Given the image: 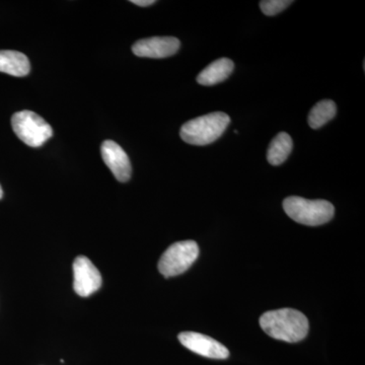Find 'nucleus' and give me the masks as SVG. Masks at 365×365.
I'll return each instance as SVG.
<instances>
[{"label": "nucleus", "instance_id": "1", "mask_svg": "<svg viewBox=\"0 0 365 365\" xmlns=\"http://www.w3.org/2000/svg\"><path fill=\"white\" fill-rule=\"evenodd\" d=\"M260 326L274 339L289 343L304 340L309 332L307 317L294 309H276L262 314Z\"/></svg>", "mask_w": 365, "mask_h": 365}, {"label": "nucleus", "instance_id": "2", "mask_svg": "<svg viewBox=\"0 0 365 365\" xmlns=\"http://www.w3.org/2000/svg\"><path fill=\"white\" fill-rule=\"evenodd\" d=\"M230 123V118L225 113H211L182 125L180 135L185 143L192 145H207L217 140Z\"/></svg>", "mask_w": 365, "mask_h": 365}, {"label": "nucleus", "instance_id": "3", "mask_svg": "<svg viewBox=\"0 0 365 365\" xmlns=\"http://www.w3.org/2000/svg\"><path fill=\"white\" fill-rule=\"evenodd\" d=\"M285 213L294 222L309 227L325 225L332 220L335 208L326 200H309L302 197H288L283 201Z\"/></svg>", "mask_w": 365, "mask_h": 365}, {"label": "nucleus", "instance_id": "4", "mask_svg": "<svg viewBox=\"0 0 365 365\" xmlns=\"http://www.w3.org/2000/svg\"><path fill=\"white\" fill-rule=\"evenodd\" d=\"M11 126L16 135L31 148H40L53 135L51 126L42 117L26 110L14 115Z\"/></svg>", "mask_w": 365, "mask_h": 365}, {"label": "nucleus", "instance_id": "5", "mask_svg": "<svg viewBox=\"0 0 365 365\" xmlns=\"http://www.w3.org/2000/svg\"><path fill=\"white\" fill-rule=\"evenodd\" d=\"M199 256V247L194 241L175 242L163 254L158 270L165 278L186 272Z\"/></svg>", "mask_w": 365, "mask_h": 365}, {"label": "nucleus", "instance_id": "6", "mask_svg": "<svg viewBox=\"0 0 365 365\" xmlns=\"http://www.w3.org/2000/svg\"><path fill=\"white\" fill-rule=\"evenodd\" d=\"M73 288L81 297L95 294L102 287L100 271L86 256H78L73 263Z\"/></svg>", "mask_w": 365, "mask_h": 365}, {"label": "nucleus", "instance_id": "7", "mask_svg": "<svg viewBox=\"0 0 365 365\" xmlns=\"http://www.w3.org/2000/svg\"><path fill=\"white\" fill-rule=\"evenodd\" d=\"M180 342L192 352L212 359H227L230 351L225 346L203 334L182 332L179 335Z\"/></svg>", "mask_w": 365, "mask_h": 365}, {"label": "nucleus", "instance_id": "8", "mask_svg": "<svg viewBox=\"0 0 365 365\" xmlns=\"http://www.w3.org/2000/svg\"><path fill=\"white\" fill-rule=\"evenodd\" d=\"M181 43L175 37H153L139 40L132 46V51L138 57L167 58L179 51Z\"/></svg>", "mask_w": 365, "mask_h": 365}, {"label": "nucleus", "instance_id": "9", "mask_svg": "<svg viewBox=\"0 0 365 365\" xmlns=\"http://www.w3.org/2000/svg\"><path fill=\"white\" fill-rule=\"evenodd\" d=\"M103 160L118 181L125 182L131 178L132 167L123 148L112 140H106L101 148Z\"/></svg>", "mask_w": 365, "mask_h": 365}, {"label": "nucleus", "instance_id": "10", "mask_svg": "<svg viewBox=\"0 0 365 365\" xmlns=\"http://www.w3.org/2000/svg\"><path fill=\"white\" fill-rule=\"evenodd\" d=\"M234 62L228 58L215 60L197 76V83L201 86H215L230 78L234 71Z\"/></svg>", "mask_w": 365, "mask_h": 365}, {"label": "nucleus", "instance_id": "11", "mask_svg": "<svg viewBox=\"0 0 365 365\" xmlns=\"http://www.w3.org/2000/svg\"><path fill=\"white\" fill-rule=\"evenodd\" d=\"M31 64L23 53L11 50H0V72L23 78L30 73Z\"/></svg>", "mask_w": 365, "mask_h": 365}, {"label": "nucleus", "instance_id": "12", "mask_svg": "<svg viewBox=\"0 0 365 365\" xmlns=\"http://www.w3.org/2000/svg\"><path fill=\"white\" fill-rule=\"evenodd\" d=\"M292 150V139L285 132H280L271 141L267 151V160L272 165H282Z\"/></svg>", "mask_w": 365, "mask_h": 365}, {"label": "nucleus", "instance_id": "13", "mask_svg": "<svg viewBox=\"0 0 365 365\" xmlns=\"http://www.w3.org/2000/svg\"><path fill=\"white\" fill-rule=\"evenodd\" d=\"M336 113H337V107L333 101H321L309 112V126L313 129L321 128L335 117Z\"/></svg>", "mask_w": 365, "mask_h": 365}, {"label": "nucleus", "instance_id": "14", "mask_svg": "<svg viewBox=\"0 0 365 365\" xmlns=\"http://www.w3.org/2000/svg\"><path fill=\"white\" fill-rule=\"evenodd\" d=\"M294 1L290 0H263L260 2L261 11L266 16H272L287 9Z\"/></svg>", "mask_w": 365, "mask_h": 365}, {"label": "nucleus", "instance_id": "15", "mask_svg": "<svg viewBox=\"0 0 365 365\" xmlns=\"http://www.w3.org/2000/svg\"><path fill=\"white\" fill-rule=\"evenodd\" d=\"M132 4L138 6H150L155 4V0H132Z\"/></svg>", "mask_w": 365, "mask_h": 365}, {"label": "nucleus", "instance_id": "16", "mask_svg": "<svg viewBox=\"0 0 365 365\" xmlns=\"http://www.w3.org/2000/svg\"><path fill=\"white\" fill-rule=\"evenodd\" d=\"M2 196H4V191H2L1 186H0V199L2 198Z\"/></svg>", "mask_w": 365, "mask_h": 365}]
</instances>
